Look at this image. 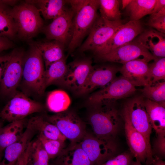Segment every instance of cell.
I'll use <instances>...</instances> for the list:
<instances>
[{"label":"cell","mask_w":165,"mask_h":165,"mask_svg":"<svg viewBox=\"0 0 165 165\" xmlns=\"http://www.w3.org/2000/svg\"><path fill=\"white\" fill-rule=\"evenodd\" d=\"M79 143L92 165H101L115 156L117 146L113 139L99 138L86 132Z\"/></svg>","instance_id":"obj_8"},{"label":"cell","mask_w":165,"mask_h":165,"mask_svg":"<svg viewBox=\"0 0 165 165\" xmlns=\"http://www.w3.org/2000/svg\"><path fill=\"white\" fill-rule=\"evenodd\" d=\"M131 165H142L141 163L140 162L136 161L135 162H133Z\"/></svg>","instance_id":"obj_46"},{"label":"cell","mask_w":165,"mask_h":165,"mask_svg":"<svg viewBox=\"0 0 165 165\" xmlns=\"http://www.w3.org/2000/svg\"><path fill=\"white\" fill-rule=\"evenodd\" d=\"M45 118L70 141V144L79 143L87 132L85 123L73 111L67 110Z\"/></svg>","instance_id":"obj_6"},{"label":"cell","mask_w":165,"mask_h":165,"mask_svg":"<svg viewBox=\"0 0 165 165\" xmlns=\"http://www.w3.org/2000/svg\"><path fill=\"white\" fill-rule=\"evenodd\" d=\"M148 63L142 59L131 61L123 64L119 71L135 87L144 86L151 82Z\"/></svg>","instance_id":"obj_18"},{"label":"cell","mask_w":165,"mask_h":165,"mask_svg":"<svg viewBox=\"0 0 165 165\" xmlns=\"http://www.w3.org/2000/svg\"><path fill=\"white\" fill-rule=\"evenodd\" d=\"M119 70L120 68L112 65L93 66L79 94L89 93L98 88L104 87L116 78Z\"/></svg>","instance_id":"obj_17"},{"label":"cell","mask_w":165,"mask_h":165,"mask_svg":"<svg viewBox=\"0 0 165 165\" xmlns=\"http://www.w3.org/2000/svg\"><path fill=\"white\" fill-rule=\"evenodd\" d=\"M136 90L135 86L122 76L116 77L107 86L93 93L88 101L92 106L102 103L115 102L117 100L128 97Z\"/></svg>","instance_id":"obj_10"},{"label":"cell","mask_w":165,"mask_h":165,"mask_svg":"<svg viewBox=\"0 0 165 165\" xmlns=\"http://www.w3.org/2000/svg\"><path fill=\"white\" fill-rule=\"evenodd\" d=\"M89 59L75 60L67 64V70L59 85L65 87L79 94L83 88L92 69Z\"/></svg>","instance_id":"obj_13"},{"label":"cell","mask_w":165,"mask_h":165,"mask_svg":"<svg viewBox=\"0 0 165 165\" xmlns=\"http://www.w3.org/2000/svg\"><path fill=\"white\" fill-rule=\"evenodd\" d=\"M165 7V0H156V3L151 14L156 13Z\"/></svg>","instance_id":"obj_42"},{"label":"cell","mask_w":165,"mask_h":165,"mask_svg":"<svg viewBox=\"0 0 165 165\" xmlns=\"http://www.w3.org/2000/svg\"><path fill=\"white\" fill-rule=\"evenodd\" d=\"M43 108L40 103L17 91L1 111L0 117L2 120L10 123L23 119L30 115L41 112Z\"/></svg>","instance_id":"obj_5"},{"label":"cell","mask_w":165,"mask_h":165,"mask_svg":"<svg viewBox=\"0 0 165 165\" xmlns=\"http://www.w3.org/2000/svg\"><path fill=\"white\" fill-rule=\"evenodd\" d=\"M97 57L105 61L123 64L137 59H144L148 62L157 58L145 47L135 40Z\"/></svg>","instance_id":"obj_12"},{"label":"cell","mask_w":165,"mask_h":165,"mask_svg":"<svg viewBox=\"0 0 165 165\" xmlns=\"http://www.w3.org/2000/svg\"><path fill=\"white\" fill-rule=\"evenodd\" d=\"M2 127V122L0 120V130Z\"/></svg>","instance_id":"obj_48"},{"label":"cell","mask_w":165,"mask_h":165,"mask_svg":"<svg viewBox=\"0 0 165 165\" xmlns=\"http://www.w3.org/2000/svg\"><path fill=\"white\" fill-rule=\"evenodd\" d=\"M13 46L11 40L6 37L0 36V54L3 51L11 48Z\"/></svg>","instance_id":"obj_41"},{"label":"cell","mask_w":165,"mask_h":165,"mask_svg":"<svg viewBox=\"0 0 165 165\" xmlns=\"http://www.w3.org/2000/svg\"><path fill=\"white\" fill-rule=\"evenodd\" d=\"M141 91L147 99L165 105V82L149 83L144 86Z\"/></svg>","instance_id":"obj_32"},{"label":"cell","mask_w":165,"mask_h":165,"mask_svg":"<svg viewBox=\"0 0 165 165\" xmlns=\"http://www.w3.org/2000/svg\"><path fill=\"white\" fill-rule=\"evenodd\" d=\"M48 155L42 143L37 138L31 142L27 165H49Z\"/></svg>","instance_id":"obj_31"},{"label":"cell","mask_w":165,"mask_h":165,"mask_svg":"<svg viewBox=\"0 0 165 165\" xmlns=\"http://www.w3.org/2000/svg\"><path fill=\"white\" fill-rule=\"evenodd\" d=\"M27 127L35 133L37 132L48 138L64 141L67 139L55 125L41 116H35L31 118Z\"/></svg>","instance_id":"obj_24"},{"label":"cell","mask_w":165,"mask_h":165,"mask_svg":"<svg viewBox=\"0 0 165 165\" xmlns=\"http://www.w3.org/2000/svg\"><path fill=\"white\" fill-rule=\"evenodd\" d=\"M36 6L45 19L54 20L63 14L67 9L68 0H27Z\"/></svg>","instance_id":"obj_25"},{"label":"cell","mask_w":165,"mask_h":165,"mask_svg":"<svg viewBox=\"0 0 165 165\" xmlns=\"http://www.w3.org/2000/svg\"><path fill=\"white\" fill-rule=\"evenodd\" d=\"M71 103L70 98L67 93L61 90H55L47 95L46 103L50 111L58 113L68 110Z\"/></svg>","instance_id":"obj_29"},{"label":"cell","mask_w":165,"mask_h":165,"mask_svg":"<svg viewBox=\"0 0 165 165\" xmlns=\"http://www.w3.org/2000/svg\"><path fill=\"white\" fill-rule=\"evenodd\" d=\"M24 119L9 123L0 130V151L3 152L8 146L18 141L24 132Z\"/></svg>","instance_id":"obj_27"},{"label":"cell","mask_w":165,"mask_h":165,"mask_svg":"<svg viewBox=\"0 0 165 165\" xmlns=\"http://www.w3.org/2000/svg\"><path fill=\"white\" fill-rule=\"evenodd\" d=\"M49 165H51L49 164Z\"/></svg>","instance_id":"obj_49"},{"label":"cell","mask_w":165,"mask_h":165,"mask_svg":"<svg viewBox=\"0 0 165 165\" xmlns=\"http://www.w3.org/2000/svg\"><path fill=\"white\" fill-rule=\"evenodd\" d=\"M37 42L33 44L39 51L45 65V69L52 63L65 57V45L55 40Z\"/></svg>","instance_id":"obj_22"},{"label":"cell","mask_w":165,"mask_h":165,"mask_svg":"<svg viewBox=\"0 0 165 165\" xmlns=\"http://www.w3.org/2000/svg\"><path fill=\"white\" fill-rule=\"evenodd\" d=\"M74 12L73 31L68 49L72 52L81 44L84 38L89 33L98 15V0H68Z\"/></svg>","instance_id":"obj_1"},{"label":"cell","mask_w":165,"mask_h":165,"mask_svg":"<svg viewBox=\"0 0 165 165\" xmlns=\"http://www.w3.org/2000/svg\"><path fill=\"white\" fill-rule=\"evenodd\" d=\"M11 13L21 38L30 39L42 29L43 23L39 10L27 0L12 7Z\"/></svg>","instance_id":"obj_3"},{"label":"cell","mask_w":165,"mask_h":165,"mask_svg":"<svg viewBox=\"0 0 165 165\" xmlns=\"http://www.w3.org/2000/svg\"><path fill=\"white\" fill-rule=\"evenodd\" d=\"M133 156L131 152H125L115 156L101 165H131L133 162Z\"/></svg>","instance_id":"obj_36"},{"label":"cell","mask_w":165,"mask_h":165,"mask_svg":"<svg viewBox=\"0 0 165 165\" xmlns=\"http://www.w3.org/2000/svg\"><path fill=\"white\" fill-rule=\"evenodd\" d=\"M114 103H102L92 106L88 120L96 136L113 139L118 132L120 119Z\"/></svg>","instance_id":"obj_2"},{"label":"cell","mask_w":165,"mask_h":165,"mask_svg":"<svg viewBox=\"0 0 165 165\" xmlns=\"http://www.w3.org/2000/svg\"><path fill=\"white\" fill-rule=\"evenodd\" d=\"M123 119L150 142L152 128L143 97H137L128 101L123 108Z\"/></svg>","instance_id":"obj_11"},{"label":"cell","mask_w":165,"mask_h":165,"mask_svg":"<svg viewBox=\"0 0 165 165\" xmlns=\"http://www.w3.org/2000/svg\"><path fill=\"white\" fill-rule=\"evenodd\" d=\"M150 15L149 20H152L165 16V7L160 11Z\"/></svg>","instance_id":"obj_43"},{"label":"cell","mask_w":165,"mask_h":165,"mask_svg":"<svg viewBox=\"0 0 165 165\" xmlns=\"http://www.w3.org/2000/svg\"><path fill=\"white\" fill-rule=\"evenodd\" d=\"M45 68L43 60L38 49L33 44L25 56L22 80L27 89L38 95H42L46 89L44 84Z\"/></svg>","instance_id":"obj_4"},{"label":"cell","mask_w":165,"mask_h":165,"mask_svg":"<svg viewBox=\"0 0 165 165\" xmlns=\"http://www.w3.org/2000/svg\"><path fill=\"white\" fill-rule=\"evenodd\" d=\"M157 136L154 149L159 156L164 157L165 155V132L157 134Z\"/></svg>","instance_id":"obj_37"},{"label":"cell","mask_w":165,"mask_h":165,"mask_svg":"<svg viewBox=\"0 0 165 165\" xmlns=\"http://www.w3.org/2000/svg\"><path fill=\"white\" fill-rule=\"evenodd\" d=\"M24 52L21 49H15L10 53L0 85V95L5 97H11L17 91L22 80Z\"/></svg>","instance_id":"obj_9"},{"label":"cell","mask_w":165,"mask_h":165,"mask_svg":"<svg viewBox=\"0 0 165 165\" xmlns=\"http://www.w3.org/2000/svg\"><path fill=\"white\" fill-rule=\"evenodd\" d=\"M50 160L51 165H92L79 143L70 144L58 156Z\"/></svg>","instance_id":"obj_19"},{"label":"cell","mask_w":165,"mask_h":165,"mask_svg":"<svg viewBox=\"0 0 165 165\" xmlns=\"http://www.w3.org/2000/svg\"><path fill=\"white\" fill-rule=\"evenodd\" d=\"M67 70L65 57L50 65L45 69L44 84L46 88L51 85H59Z\"/></svg>","instance_id":"obj_28"},{"label":"cell","mask_w":165,"mask_h":165,"mask_svg":"<svg viewBox=\"0 0 165 165\" xmlns=\"http://www.w3.org/2000/svg\"><path fill=\"white\" fill-rule=\"evenodd\" d=\"M148 25L155 29L157 31L164 34L165 33V16L152 20H148Z\"/></svg>","instance_id":"obj_38"},{"label":"cell","mask_w":165,"mask_h":165,"mask_svg":"<svg viewBox=\"0 0 165 165\" xmlns=\"http://www.w3.org/2000/svg\"><path fill=\"white\" fill-rule=\"evenodd\" d=\"M10 57V53L5 55L0 54V85Z\"/></svg>","instance_id":"obj_39"},{"label":"cell","mask_w":165,"mask_h":165,"mask_svg":"<svg viewBox=\"0 0 165 165\" xmlns=\"http://www.w3.org/2000/svg\"><path fill=\"white\" fill-rule=\"evenodd\" d=\"M156 0H132L126 8L130 20L138 21L151 14Z\"/></svg>","instance_id":"obj_30"},{"label":"cell","mask_w":165,"mask_h":165,"mask_svg":"<svg viewBox=\"0 0 165 165\" xmlns=\"http://www.w3.org/2000/svg\"><path fill=\"white\" fill-rule=\"evenodd\" d=\"M132 0H122V9H126L127 6L132 2Z\"/></svg>","instance_id":"obj_45"},{"label":"cell","mask_w":165,"mask_h":165,"mask_svg":"<svg viewBox=\"0 0 165 165\" xmlns=\"http://www.w3.org/2000/svg\"><path fill=\"white\" fill-rule=\"evenodd\" d=\"M150 82L154 83L165 79V58H157L148 64Z\"/></svg>","instance_id":"obj_35"},{"label":"cell","mask_w":165,"mask_h":165,"mask_svg":"<svg viewBox=\"0 0 165 165\" xmlns=\"http://www.w3.org/2000/svg\"><path fill=\"white\" fill-rule=\"evenodd\" d=\"M143 30L139 20H130L123 24L106 44L94 53L97 57L109 53L132 41Z\"/></svg>","instance_id":"obj_14"},{"label":"cell","mask_w":165,"mask_h":165,"mask_svg":"<svg viewBox=\"0 0 165 165\" xmlns=\"http://www.w3.org/2000/svg\"><path fill=\"white\" fill-rule=\"evenodd\" d=\"M144 104L152 128L156 134L165 132V105L147 99Z\"/></svg>","instance_id":"obj_26"},{"label":"cell","mask_w":165,"mask_h":165,"mask_svg":"<svg viewBox=\"0 0 165 165\" xmlns=\"http://www.w3.org/2000/svg\"><path fill=\"white\" fill-rule=\"evenodd\" d=\"M74 16L72 9H68L43 27L42 30L47 39L58 41L64 45L69 44L72 35Z\"/></svg>","instance_id":"obj_15"},{"label":"cell","mask_w":165,"mask_h":165,"mask_svg":"<svg viewBox=\"0 0 165 165\" xmlns=\"http://www.w3.org/2000/svg\"><path fill=\"white\" fill-rule=\"evenodd\" d=\"M31 142L28 145L24 152L20 156L15 165H27L28 157Z\"/></svg>","instance_id":"obj_40"},{"label":"cell","mask_w":165,"mask_h":165,"mask_svg":"<svg viewBox=\"0 0 165 165\" xmlns=\"http://www.w3.org/2000/svg\"><path fill=\"white\" fill-rule=\"evenodd\" d=\"M125 130L130 152L136 160L149 165L153 157L150 142L141 133L134 129L126 119Z\"/></svg>","instance_id":"obj_16"},{"label":"cell","mask_w":165,"mask_h":165,"mask_svg":"<svg viewBox=\"0 0 165 165\" xmlns=\"http://www.w3.org/2000/svg\"><path fill=\"white\" fill-rule=\"evenodd\" d=\"M149 165H165V162L158 156L153 157V159Z\"/></svg>","instance_id":"obj_44"},{"label":"cell","mask_w":165,"mask_h":165,"mask_svg":"<svg viewBox=\"0 0 165 165\" xmlns=\"http://www.w3.org/2000/svg\"><path fill=\"white\" fill-rule=\"evenodd\" d=\"M16 0H0V36L11 40L17 35L16 27L11 11Z\"/></svg>","instance_id":"obj_23"},{"label":"cell","mask_w":165,"mask_h":165,"mask_svg":"<svg viewBox=\"0 0 165 165\" xmlns=\"http://www.w3.org/2000/svg\"><path fill=\"white\" fill-rule=\"evenodd\" d=\"M38 139L47 153L50 160L56 158L65 148V141L48 138L39 134Z\"/></svg>","instance_id":"obj_34"},{"label":"cell","mask_w":165,"mask_h":165,"mask_svg":"<svg viewBox=\"0 0 165 165\" xmlns=\"http://www.w3.org/2000/svg\"><path fill=\"white\" fill-rule=\"evenodd\" d=\"M100 16L111 21L121 20L119 2L117 0H100Z\"/></svg>","instance_id":"obj_33"},{"label":"cell","mask_w":165,"mask_h":165,"mask_svg":"<svg viewBox=\"0 0 165 165\" xmlns=\"http://www.w3.org/2000/svg\"><path fill=\"white\" fill-rule=\"evenodd\" d=\"M135 40L147 49L156 58L165 57L164 34L154 30H147L142 32Z\"/></svg>","instance_id":"obj_20"},{"label":"cell","mask_w":165,"mask_h":165,"mask_svg":"<svg viewBox=\"0 0 165 165\" xmlns=\"http://www.w3.org/2000/svg\"><path fill=\"white\" fill-rule=\"evenodd\" d=\"M3 152L0 151V165H2V156Z\"/></svg>","instance_id":"obj_47"},{"label":"cell","mask_w":165,"mask_h":165,"mask_svg":"<svg viewBox=\"0 0 165 165\" xmlns=\"http://www.w3.org/2000/svg\"><path fill=\"white\" fill-rule=\"evenodd\" d=\"M123 24L121 20L111 21L98 15L87 38L79 47V51H91L94 53L104 45Z\"/></svg>","instance_id":"obj_7"},{"label":"cell","mask_w":165,"mask_h":165,"mask_svg":"<svg viewBox=\"0 0 165 165\" xmlns=\"http://www.w3.org/2000/svg\"><path fill=\"white\" fill-rule=\"evenodd\" d=\"M35 133L33 131L27 127L20 139L8 146L4 150L2 160V165H15L31 142Z\"/></svg>","instance_id":"obj_21"}]
</instances>
